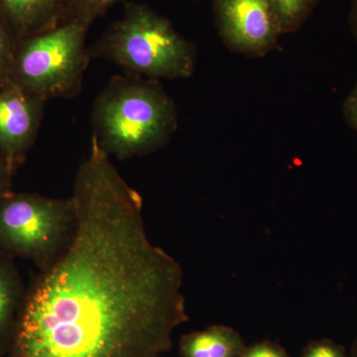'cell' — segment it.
I'll use <instances>...</instances> for the list:
<instances>
[{"label":"cell","mask_w":357,"mask_h":357,"mask_svg":"<svg viewBox=\"0 0 357 357\" xmlns=\"http://www.w3.org/2000/svg\"><path fill=\"white\" fill-rule=\"evenodd\" d=\"M77 223L39 271L6 357H160L189 321L184 272L148 237L143 199L91 136L75 178Z\"/></svg>","instance_id":"cell-1"},{"label":"cell","mask_w":357,"mask_h":357,"mask_svg":"<svg viewBox=\"0 0 357 357\" xmlns=\"http://www.w3.org/2000/svg\"><path fill=\"white\" fill-rule=\"evenodd\" d=\"M91 119L100 146L121 160L158 151L178 128L175 102L160 82L128 74L110 79Z\"/></svg>","instance_id":"cell-2"},{"label":"cell","mask_w":357,"mask_h":357,"mask_svg":"<svg viewBox=\"0 0 357 357\" xmlns=\"http://www.w3.org/2000/svg\"><path fill=\"white\" fill-rule=\"evenodd\" d=\"M91 57L112 61L128 75L145 79H188L196 69L197 52L153 9L129 4L121 20L91 49Z\"/></svg>","instance_id":"cell-3"},{"label":"cell","mask_w":357,"mask_h":357,"mask_svg":"<svg viewBox=\"0 0 357 357\" xmlns=\"http://www.w3.org/2000/svg\"><path fill=\"white\" fill-rule=\"evenodd\" d=\"M77 223L72 197L6 192L0 197V253L29 260L42 271L69 248Z\"/></svg>","instance_id":"cell-4"},{"label":"cell","mask_w":357,"mask_h":357,"mask_svg":"<svg viewBox=\"0 0 357 357\" xmlns=\"http://www.w3.org/2000/svg\"><path fill=\"white\" fill-rule=\"evenodd\" d=\"M88 28L69 21L18 40L11 82L46 100L79 95L91 58L84 45Z\"/></svg>","instance_id":"cell-5"},{"label":"cell","mask_w":357,"mask_h":357,"mask_svg":"<svg viewBox=\"0 0 357 357\" xmlns=\"http://www.w3.org/2000/svg\"><path fill=\"white\" fill-rule=\"evenodd\" d=\"M215 24L229 50L262 57L276 48L282 35L270 0H213Z\"/></svg>","instance_id":"cell-6"},{"label":"cell","mask_w":357,"mask_h":357,"mask_svg":"<svg viewBox=\"0 0 357 357\" xmlns=\"http://www.w3.org/2000/svg\"><path fill=\"white\" fill-rule=\"evenodd\" d=\"M46 102L15 84L0 86V154L13 175L38 135Z\"/></svg>","instance_id":"cell-7"},{"label":"cell","mask_w":357,"mask_h":357,"mask_svg":"<svg viewBox=\"0 0 357 357\" xmlns=\"http://www.w3.org/2000/svg\"><path fill=\"white\" fill-rule=\"evenodd\" d=\"M66 0H0V15L17 40L65 22Z\"/></svg>","instance_id":"cell-8"},{"label":"cell","mask_w":357,"mask_h":357,"mask_svg":"<svg viewBox=\"0 0 357 357\" xmlns=\"http://www.w3.org/2000/svg\"><path fill=\"white\" fill-rule=\"evenodd\" d=\"M25 294L14 260L0 253V357H6L10 349Z\"/></svg>","instance_id":"cell-9"},{"label":"cell","mask_w":357,"mask_h":357,"mask_svg":"<svg viewBox=\"0 0 357 357\" xmlns=\"http://www.w3.org/2000/svg\"><path fill=\"white\" fill-rule=\"evenodd\" d=\"M245 349L239 333L225 326L189 333L180 342L182 357H241Z\"/></svg>","instance_id":"cell-10"},{"label":"cell","mask_w":357,"mask_h":357,"mask_svg":"<svg viewBox=\"0 0 357 357\" xmlns=\"http://www.w3.org/2000/svg\"><path fill=\"white\" fill-rule=\"evenodd\" d=\"M319 2V0H270L282 35L297 31Z\"/></svg>","instance_id":"cell-11"},{"label":"cell","mask_w":357,"mask_h":357,"mask_svg":"<svg viewBox=\"0 0 357 357\" xmlns=\"http://www.w3.org/2000/svg\"><path fill=\"white\" fill-rule=\"evenodd\" d=\"M119 1L121 0H66L65 22L79 21L89 26Z\"/></svg>","instance_id":"cell-12"},{"label":"cell","mask_w":357,"mask_h":357,"mask_svg":"<svg viewBox=\"0 0 357 357\" xmlns=\"http://www.w3.org/2000/svg\"><path fill=\"white\" fill-rule=\"evenodd\" d=\"M18 40L0 15V86L13 83L11 70Z\"/></svg>","instance_id":"cell-13"},{"label":"cell","mask_w":357,"mask_h":357,"mask_svg":"<svg viewBox=\"0 0 357 357\" xmlns=\"http://www.w3.org/2000/svg\"><path fill=\"white\" fill-rule=\"evenodd\" d=\"M302 357H347L342 347L328 340H317L307 347Z\"/></svg>","instance_id":"cell-14"},{"label":"cell","mask_w":357,"mask_h":357,"mask_svg":"<svg viewBox=\"0 0 357 357\" xmlns=\"http://www.w3.org/2000/svg\"><path fill=\"white\" fill-rule=\"evenodd\" d=\"M344 121L357 133V83L349 91L342 105Z\"/></svg>","instance_id":"cell-15"},{"label":"cell","mask_w":357,"mask_h":357,"mask_svg":"<svg viewBox=\"0 0 357 357\" xmlns=\"http://www.w3.org/2000/svg\"><path fill=\"white\" fill-rule=\"evenodd\" d=\"M241 357H287L285 352L276 345L261 342L244 351Z\"/></svg>","instance_id":"cell-16"},{"label":"cell","mask_w":357,"mask_h":357,"mask_svg":"<svg viewBox=\"0 0 357 357\" xmlns=\"http://www.w3.org/2000/svg\"><path fill=\"white\" fill-rule=\"evenodd\" d=\"M13 174L7 166L6 160L0 154V197L13 191Z\"/></svg>","instance_id":"cell-17"},{"label":"cell","mask_w":357,"mask_h":357,"mask_svg":"<svg viewBox=\"0 0 357 357\" xmlns=\"http://www.w3.org/2000/svg\"><path fill=\"white\" fill-rule=\"evenodd\" d=\"M349 23L351 26L352 35L357 42V0H351V11H349Z\"/></svg>","instance_id":"cell-18"},{"label":"cell","mask_w":357,"mask_h":357,"mask_svg":"<svg viewBox=\"0 0 357 357\" xmlns=\"http://www.w3.org/2000/svg\"><path fill=\"white\" fill-rule=\"evenodd\" d=\"M351 357H357V337L354 342V347H352V354Z\"/></svg>","instance_id":"cell-19"},{"label":"cell","mask_w":357,"mask_h":357,"mask_svg":"<svg viewBox=\"0 0 357 357\" xmlns=\"http://www.w3.org/2000/svg\"><path fill=\"white\" fill-rule=\"evenodd\" d=\"M160 357H162V356H160Z\"/></svg>","instance_id":"cell-20"}]
</instances>
